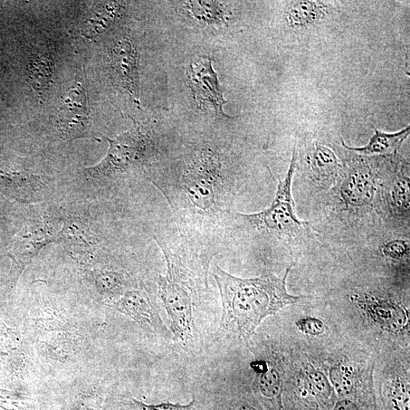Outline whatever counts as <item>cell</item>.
Masks as SVG:
<instances>
[{
    "instance_id": "28",
    "label": "cell",
    "mask_w": 410,
    "mask_h": 410,
    "mask_svg": "<svg viewBox=\"0 0 410 410\" xmlns=\"http://www.w3.org/2000/svg\"><path fill=\"white\" fill-rule=\"evenodd\" d=\"M312 386L317 392L323 395H328L330 392L329 385L327 383V380L323 375L318 373L311 375L310 377Z\"/></svg>"
},
{
    "instance_id": "21",
    "label": "cell",
    "mask_w": 410,
    "mask_h": 410,
    "mask_svg": "<svg viewBox=\"0 0 410 410\" xmlns=\"http://www.w3.org/2000/svg\"><path fill=\"white\" fill-rule=\"evenodd\" d=\"M96 282L98 288L105 293L120 295V297L124 293V278L119 272H102L97 276Z\"/></svg>"
},
{
    "instance_id": "26",
    "label": "cell",
    "mask_w": 410,
    "mask_h": 410,
    "mask_svg": "<svg viewBox=\"0 0 410 410\" xmlns=\"http://www.w3.org/2000/svg\"><path fill=\"white\" fill-rule=\"evenodd\" d=\"M394 199L399 207L407 208L409 204V181H400L395 188Z\"/></svg>"
},
{
    "instance_id": "10",
    "label": "cell",
    "mask_w": 410,
    "mask_h": 410,
    "mask_svg": "<svg viewBox=\"0 0 410 410\" xmlns=\"http://www.w3.org/2000/svg\"><path fill=\"white\" fill-rule=\"evenodd\" d=\"M113 68L120 80L133 97L138 98L139 74L138 53L132 42L124 38L113 46L111 52Z\"/></svg>"
},
{
    "instance_id": "30",
    "label": "cell",
    "mask_w": 410,
    "mask_h": 410,
    "mask_svg": "<svg viewBox=\"0 0 410 410\" xmlns=\"http://www.w3.org/2000/svg\"><path fill=\"white\" fill-rule=\"evenodd\" d=\"M336 410H357L355 406L350 402H345L340 404Z\"/></svg>"
},
{
    "instance_id": "29",
    "label": "cell",
    "mask_w": 410,
    "mask_h": 410,
    "mask_svg": "<svg viewBox=\"0 0 410 410\" xmlns=\"http://www.w3.org/2000/svg\"><path fill=\"white\" fill-rule=\"evenodd\" d=\"M98 400L94 397L82 398L73 410H98Z\"/></svg>"
},
{
    "instance_id": "31",
    "label": "cell",
    "mask_w": 410,
    "mask_h": 410,
    "mask_svg": "<svg viewBox=\"0 0 410 410\" xmlns=\"http://www.w3.org/2000/svg\"><path fill=\"white\" fill-rule=\"evenodd\" d=\"M237 410H256V409L250 406H244Z\"/></svg>"
},
{
    "instance_id": "27",
    "label": "cell",
    "mask_w": 410,
    "mask_h": 410,
    "mask_svg": "<svg viewBox=\"0 0 410 410\" xmlns=\"http://www.w3.org/2000/svg\"><path fill=\"white\" fill-rule=\"evenodd\" d=\"M346 373L342 371L335 370L331 376L333 385L335 386L338 392L342 395H346L350 392L351 383L348 377H345Z\"/></svg>"
},
{
    "instance_id": "15",
    "label": "cell",
    "mask_w": 410,
    "mask_h": 410,
    "mask_svg": "<svg viewBox=\"0 0 410 410\" xmlns=\"http://www.w3.org/2000/svg\"><path fill=\"white\" fill-rule=\"evenodd\" d=\"M360 302L364 304L366 310L373 314V316L381 325L392 330H397L404 326L405 316L402 309L378 300H362Z\"/></svg>"
},
{
    "instance_id": "25",
    "label": "cell",
    "mask_w": 410,
    "mask_h": 410,
    "mask_svg": "<svg viewBox=\"0 0 410 410\" xmlns=\"http://www.w3.org/2000/svg\"><path fill=\"white\" fill-rule=\"evenodd\" d=\"M297 326L302 332L312 336L321 335L326 331L323 323L314 318L303 319L297 322Z\"/></svg>"
},
{
    "instance_id": "20",
    "label": "cell",
    "mask_w": 410,
    "mask_h": 410,
    "mask_svg": "<svg viewBox=\"0 0 410 410\" xmlns=\"http://www.w3.org/2000/svg\"><path fill=\"white\" fill-rule=\"evenodd\" d=\"M260 375L257 385L262 395L268 398L279 396L281 390V380L278 371L269 366L263 373Z\"/></svg>"
},
{
    "instance_id": "22",
    "label": "cell",
    "mask_w": 410,
    "mask_h": 410,
    "mask_svg": "<svg viewBox=\"0 0 410 410\" xmlns=\"http://www.w3.org/2000/svg\"><path fill=\"white\" fill-rule=\"evenodd\" d=\"M195 404V398L187 405L173 404L171 403L148 405L139 402L134 398H131L126 405L128 406L129 410H193Z\"/></svg>"
},
{
    "instance_id": "3",
    "label": "cell",
    "mask_w": 410,
    "mask_h": 410,
    "mask_svg": "<svg viewBox=\"0 0 410 410\" xmlns=\"http://www.w3.org/2000/svg\"><path fill=\"white\" fill-rule=\"evenodd\" d=\"M167 263V273L159 276L158 293L171 321V330L180 341L195 337V310L203 287H207L208 265L200 262L198 251L185 243L175 245L155 236Z\"/></svg>"
},
{
    "instance_id": "5",
    "label": "cell",
    "mask_w": 410,
    "mask_h": 410,
    "mask_svg": "<svg viewBox=\"0 0 410 410\" xmlns=\"http://www.w3.org/2000/svg\"><path fill=\"white\" fill-rule=\"evenodd\" d=\"M189 79L198 106L226 116L223 108L226 101L213 68L212 60L207 57L191 65Z\"/></svg>"
},
{
    "instance_id": "16",
    "label": "cell",
    "mask_w": 410,
    "mask_h": 410,
    "mask_svg": "<svg viewBox=\"0 0 410 410\" xmlns=\"http://www.w3.org/2000/svg\"><path fill=\"white\" fill-rule=\"evenodd\" d=\"M311 166L314 173L320 181L331 183L337 176L340 164L332 150L317 146L312 155Z\"/></svg>"
},
{
    "instance_id": "17",
    "label": "cell",
    "mask_w": 410,
    "mask_h": 410,
    "mask_svg": "<svg viewBox=\"0 0 410 410\" xmlns=\"http://www.w3.org/2000/svg\"><path fill=\"white\" fill-rule=\"evenodd\" d=\"M115 3L103 2L95 6L91 17L86 22L84 33L88 37H95L106 30L118 13Z\"/></svg>"
},
{
    "instance_id": "9",
    "label": "cell",
    "mask_w": 410,
    "mask_h": 410,
    "mask_svg": "<svg viewBox=\"0 0 410 410\" xmlns=\"http://www.w3.org/2000/svg\"><path fill=\"white\" fill-rule=\"evenodd\" d=\"M57 240L51 226L44 221H34L19 233L14 243L13 256L24 269L43 248Z\"/></svg>"
},
{
    "instance_id": "12",
    "label": "cell",
    "mask_w": 410,
    "mask_h": 410,
    "mask_svg": "<svg viewBox=\"0 0 410 410\" xmlns=\"http://www.w3.org/2000/svg\"><path fill=\"white\" fill-rule=\"evenodd\" d=\"M374 195L373 177L365 169H357L351 173L342 186V196L351 206L369 205Z\"/></svg>"
},
{
    "instance_id": "23",
    "label": "cell",
    "mask_w": 410,
    "mask_h": 410,
    "mask_svg": "<svg viewBox=\"0 0 410 410\" xmlns=\"http://www.w3.org/2000/svg\"><path fill=\"white\" fill-rule=\"evenodd\" d=\"M0 406L7 410H37L34 403L30 399L17 397L4 392H0Z\"/></svg>"
},
{
    "instance_id": "2",
    "label": "cell",
    "mask_w": 410,
    "mask_h": 410,
    "mask_svg": "<svg viewBox=\"0 0 410 410\" xmlns=\"http://www.w3.org/2000/svg\"><path fill=\"white\" fill-rule=\"evenodd\" d=\"M225 171L212 150L197 151L173 184L158 188L174 212L189 226H210L224 220L226 203Z\"/></svg>"
},
{
    "instance_id": "6",
    "label": "cell",
    "mask_w": 410,
    "mask_h": 410,
    "mask_svg": "<svg viewBox=\"0 0 410 410\" xmlns=\"http://www.w3.org/2000/svg\"><path fill=\"white\" fill-rule=\"evenodd\" d=\"M114 305L118 311L136 321L146 331L163 337L170 336L156 305L144 290H127Z\"/></svg>"
},
{
    "instance_id": "1",
    "label": "cell",
    "mask_w": 410,
    "mask_h": 410,
    "mask_svg": "<svg viewBox=\"0 0 410 410\" xmlns=\"http://www.w3.org/2000/svg\"><path fill=\"white\" fill-rule=\"evenodd\" d=\"M290 269L283 278L264 273L259 278L244 279L216 266L212 275L222 302V328L248 342L265 318L305 299L287 290Z\"/></svg>"
},
{
    "instance_id": "4",
    "label": "cell",
    "mask_w": 410,
    "mask_h": 410,
    "mask_svg": "<svg viewBox=\"0 0 410 410\" xmlns=\"http://www.w3.org/2000/svg\"><path fill=\"white\" fill-rule=\"evenodd\" d=\"M295 164L297 151L294 147L288 174L284 179H279L278 190L271 205L260 213L243 216L276 235L293 236L302 232L308 223L300 221L294 212L291 187Z\"/></svg>"
},
{
    "instance_id": "8",
    "label": "cell",
    "mask_w": 410,
    "mask_h": 410,
    "mask_svg": "<svg viewBox=\"0 0 410 410\" xmlns=\"http://www.w3.org/2000/svg\"><path fill=\"white\" fill-rule=\"evenodd\" d=\"M89 108L87 94L79 82L66 92L58 113L60 129L69 136H77L89 122Z\"/></svg>"
},
{
    "instance_id": "13",
    "label": "cell",
    "mask_w": 410,
    "mask_h": 410,
    "mask_svg": "<svg viewBox=\"0 0 410 410\" xmlns=\"http://www.w3.org/2000/svg\"><path fill=\"white\" fill-rule=\"evenodd\" d=\"M409 127L398 132L392 133V134L376 129L374 136L371 138L366 146L361 148H350L343 141H342V146L350 150L358 152L361 155H395L409 137Z\"/></svg>"
},
{
    "instance_id": "18",
    "label": "cell",
    "mask_w": 410,
    "mask_h": 410,
    "mask_svg": "<svg viewBox=\"0 0 410 410\" xmlns=\"http://www.w3.org/2000/svg\"><path fill=\"white\" fill-rule=\"evenodd\" d=\"M33 87L40 90L51 83L53 76V63L46 56L37 55L28 66Z\"/></svg>"
},
{
    "instance_id": "11",
    "label": "cell",
    "mask_w": 410,
    "mask_h": 410,
    "mask_svg": "<svg viewBox=\"0 0 410 410\" xmlns=\"http://www.w3.org/2000/svg\"><path fill=\"white\" fill-rule=\"evenodd\" d=\"M0 184L18 189L21 197L34 199L42 186L40 176L17 165L8 168H0Z\"/></svg>"
},
{
    "instance_id": "19",
    "label": "cell",
    "mask_w": 410,
    "mask_h": 410,
    "mask_svg": "<svg viewBox=\"0 0 410 410\" xmlns=\"http://www.w3.org/2000/svg\"><path fill=\"white\" fill-rule=\"evenodd\" d=\"M188 11L200 21L217 23L223 20L224 16V6L219 2H187Z\"/></svg>"
},
{
    "instance_id": "14",
    "label": "cell",
    "mask_w": 410,
    "mask_h": 410,
    "mask_svg": "<svg viewBox=\"0 0 410 410\" xmlns=\"http://www.w3.org/2000/svg\"><path fill=\"white\" fill-rule=\"evenodd\" d=\"M329 13L326 3L320 1H293L286 13V20L292 28L316 25Z\"/></svg>"
},
{
    "instance_id": "24",
    "label": "cell",
    "mask_w": 410,
    "mask_h": 410,
    "mask_svg": "<svg viewBox=\"0 0 410 410\" xmlns=\"http://www.w3.org/2000/svg\"><path fill=\"white\" fill-rule=\"evenodd\" d=\"M381 249L386 256L399 260L409 253V245L407 241L397 240L385 244Z\"/></svg>"
},
{
    "instance_id": "7",
    "label": "cell",
    "mask_w": 410,
    "mask_h": 410,
    "mask_svg": "<svg viewBox=\"0 0 410 410\" xmlns=\"http://www.w3.org/2000/svg\"><path fill=\"white\" fill-rule=\"evenodd\" d=\"M108 156L98 167L104 174L123 173L134 166L144 153L146 138L139 129H133L110 140Z\"/></svg>"
}]
</instances>
